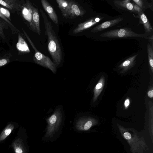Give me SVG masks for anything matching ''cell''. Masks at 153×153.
<instances>
[{
    "instance_id": "6da1fadb",
    "label": "cell",
    "mask_w": 153,
    "mask_h": 153,
    "mask_svg": "<svg viewBox=\"0 0 153 153\" xmlns=\"http://www.w3.org/2000/svg\"><path fill=\"white\" fill-rule=\"evenodd\" d=\"M40 12L44 21L45 33L48 38V52L54 63L56 65H58L60 64L62 59L61 47L51 22L48 20L45 13L42 10H40Z\"/></svg>"
},
{
    "instance_id": "7a4b0ae2",
    "label": "cell",
    "mask_w": 153,
    "mask_h": 153,
    "mask_svg": "<svg viewBox=\"0 0 153 153\" xmlns=\"http://www.w3.org/2000/svg\"><path fill=\"white\" fill-rule=\"evenodd\" d=\"M22 29L25 37L35 51L33 57L34 62L41 66L49 68L53 73L55 72L56 70V65L55 64L49 57L41 53L36 49L26 32L23 28Z\"/></svg>"
},
{
    "instance_id": "3957f363",
    "label": "cell",
    "mask_w": 153,
    "mask_h": 153,
    "mask_svg": "<svg viewBox=\"0 0 153 153\" xmlns=\"http://www.w3.org/2000/svg\"><path fill=\"white\" fill-rule=\"evenodd\" d=\"M102 37L108 38H145V34H140L134 32L131 28H124L111 30L102 33L100 35Z\"/></svg>"
},
{
    "instance_id": "277c9868",
    "label": "cell",
    "mask_w": 153,
    "mask_h": 153,
    "mask_svg": "<svg viewBox=\"0 0 153 153\" xmlns=\"http://www.w3.org/2000/svg\"><path fill=\"white\" fill-rule=\"evenodd\" d=\"M62 118L60 109L58 108L47 119L48 125L45 135L46 137H51L53 136L59 128Z\"/></svg>"
},
{
    "instance_id": "5b68a950",
    "label": "cell",
    "mask_w": 153,
    "mask_h": 153,
    "mask_svg": "<svg viewBox=\"0 0 153 153\" xmlns=\"http://www.w3.org/2000/svg\"><path fill=\"white\" fill-rule=\"evenodd\" d=\"M34 6L29 0H26L21 10L22 16L29 28L36 33L32 19Z\"/></svg>"
},
{
    "instance_id": "8992f818",
    "label": "cell",
    "mask_w": 153,
    "mask_h": 153,
    "mask_svg": "<svg viewBox=\"0 0 153 153\" xmlns=\"http://www.w3.org/2000/svg\"><path fill=\"white\" fill-rule=\"evenodd\" d=\"M25 2L24 0H0V4L14 13L21 11Z\"/></svg>"
},
{
    "instance_id": "52a82bcc",
    "label": "cell",
    "mask_w": 153,
    "mask_h": 153,
    "mask_svg": "<svg viewBox=\"0 0 153 153\" xmlns=\"http://www.w3.org/2000/svg\"><path fill=\"white\" fill-rule=\"evenodd\" d=\"M103 18L100 16L92 17L83 23H79L73 31L74 34H77L82 32L97 24Z\"/></svg>"
},
{
    "instance_id": "ba28073f",
    "label": "cell",
    "mask_w": 153,
    "mask_h": 153,
    "mask_svg": "<svg viewBox=\"0 0 153 153\" xmlns=\"http://www.w3.org/2000/svg\"><path fill=\"white\" fill-rule=\"evenodd\" d=\"M96 122V120L89 117H82L76 122V128L78 130H88Z\"/></svg>"
},
{
    "instance_id": "9c48e42d",
    "label": "cell",
    "mask_w": 153,
    "mask_h": 153,
    "mask_svg": "<svg viewBox=\"0 0 153 153\" xmlns=\"http://www.w3.org/2000/svg\"><path fill=\"white\" fill-rule=\"evenodd\" d=\"M124 19L123 18L118 17L106 21L94 27L91 30V32L95 33L101 31L109 27L113 26L122 21Z\"/></svg>"
},
{
    "instance_id": "30bf717a",
    "label": "cell",
    "mask_w": 153,
    "mask_h": 153,
    "mask_svg": "<svg viewBox=\"0 0 153 153\" xmlns=\"http://www.w3.org/2000/svg\"><path fill=\"white\" fill-rule=\"evenodd\" d=\"M42 5L49 17L56 24H58V19L57 16L54 10L49 2L46 0H41Z\"/></svg>"
},
{
    "instance_id": "8fae6325",
    "label": "cell",
    "mask_w": 153,
    "mask_h": 153,
    "mask_svg": "<svg viewBox=\"0 0 153 153\" xmlns=\"http://www.w3.org/2000/svg\"><path fill=\"white\" fill-rule=\"evenodd\" d=\"M18 40L16 44V47L19 54H23L30 53L28 45L19 33H18Z\"/></svg>"
},
{
    "instance_id": "7c38bea8",
    "label": "cell",
    "mask_w": 153,
    "mask_h": 153,
    "mask_svg": "<svg viewBox=\"0 0 153 153\" xmlns=\"http://www.w3.org/2000/svg\"><path fill=\"white\" fill-rule=\"evenodd\" d=\"M138 54L133 55L128 58L122 62L119 66L120 69L122 70L120 73H124L132 68L135 65L136 59Z\"/></svg>"
},
{
    "instance_id": "4fadbf2b",
    "label": "cell",
    "mask_w": 153,
    "mask_h": 153,
    "mask_svg": "<svg viewBox=\"0 0 153 153\" xmlns=\"http://www.w3.org/2000/svg\"><path fill=\"white\" fill-rule=\"evenodd\" d=\"M56 1L63 16L65 18H70V1L56 0Z\"/></svg>"
},
{
    "instance_id": "5bb4252c",
    "label": "cell",
    "mask_w": 153,
    "mask_h": 153,
    "mask_svg": "<svg viewBox=\"0 0 153 153\" xmlns=\"http://www.w3.org/2000/svg\"><path fill=\"white\" fill-rule=\"evenodd\" d=\"M84 13V11L79 7L76 3L72 1H70V18H73L77 16H82Z\"/></svg>"
},
{
    "instance_id": "9a60e30c",
    "label": "cell",
    "mask_w": 153,
    "mask_h": 153,
    "mask_svg": "<svg viewBox=\"0 0 153 153\" xmlns=\"http://www.w3.org/2000/svg\"><path fill=\"white\" fill-rule=\"evenodd\" d=\"M105 79L104 76H102L100 79L98 83L95 87L94 90V97L93 102H95L103 90L105 84Z\"/></svg>"
},
{
    "instance_id": "2e32d148",
    "label": "cell",
    "mask_w": 153,
    "mask_h": 153,
    "mask_svg": "<svg viewBox=\"0 0 153 153\" xmlns=\"http://www.w3.org/2000/svg\"><path fill=\"white\" fill-rule=\"evenodd\" d=\"M140 22L143 25L145 32L148 33L153 31V29L146 16L143 12L138 14Z\"/></svg>"
},
{
    "instance_id": "e0dca14e",
    "label": "cell",
    "mask_w": 153,
    "mask_h": 153,
    "mask_svg": "<svg viewBox=\"0 0 153 153\" xmlns=\"http://www.w3.org/2000/svg\"><path fill=\"white\" fill-rule=\"evenodd\" d=\"M15 153H26V150L22 140L17 138L13 142L12 144Z\"/></svg>"
},
{
    "instance_id": "ac0fdd59",
    "label": "cell",
    "mask_w": 153,
    "mask_h": 153,
    "mask_svg": "<svg viewBox=\"0 0 153 153\" xmlns=\"http://www.w3.org/2000/svg\"><path fill=\"white\" fill-rule=\"evenodd\" d=\"M32 19L36 33L40 36L41 33L40 27L39 16L38 8L35 7H34L33 10Z\"/></svg>"
},
{
    "instance_id": "d6986e66",
    "label": "cell",
    "mask_w": 153,
    "mask_h": 153,
    "mask_svg": "<svg viewBox=\"0 0 153 153\" xmlns=\"http://www.w3.org/2000/svg\"><path fill=\"white\" fill-rule=\"evenodd\" d=\"M114 2L117 7L126 9L131 12H135L133 4L130 2V0H116L114 1Z\"/></svg>"
},
{
    "instance_id": "ffe728a7",
    "label": "cell",
    "mask_w": 153,
    "mask_h": 153,
    "mask_svg": "<svg viewBox=\"0 0 153 153\" xmlns=\"http://www.w3.org/2000/svg\"><path fill=\"white\" fill-rule=\"evenodd\" d=\"M12 125H8L0 134V142L4 140L11 133L14 128Z\"/></svg>"
},
{
    "instance_id": "44dd1931",
    "label": "cell",
    "mask_w": 153,
    "mask_h": 153,
    "mask_svg": "<svg viewBox=\"0 0 153 153\" xmlns=\"http://www.w3.org/2000/svg\"><path fill=\"white\" fill-rule=\"evenodd\" d=\"M147 50L148 59L151 70L153 72V48L150 44L148 43L147 45Z\"/></svg>"
},
{
    "instance_id": "7402d4cb",
    "label": "cell",
    "mask_w": 153,
    "mask_h": 153,
    "mask_svg": "<svg viewBox=\"0 0 153 153\" xmlns=\"http://www.w3.org/2000/svg\"><path fill=\"white\" fill-rule=\"evenodd\" d=\"M10 25L3 19L0 17V36L3 39H5V37L4 32V30L7 29Z\"/></svg>"
},
{
    "instance_id": "603a6c76",
    "label": "cell",
    "mask_w": 153,
    "mask_h": 153,
    "mask_svg": "<svg viewBox=\"0 0 153 153\" xmlns=\"http://www.w3.org/2000/svg\"><path fill=\"white\" fill-rule=\"evenodd\" d=\"M13 56L11 53H7L0 58V67L4 66L10 61V58Z\"/></svg>"
},
{
    "instance_id": "cb8c5ba5",
    "label": "cell",
    "mask_w": 153,
    "mask_h": 153,
    "mask_svg": "<svg viewBox=\"0 0 153 153\" xmlns=\"http://www.w3.org/2000/svg\"><path fill=\"white\" fill-rule=\"evenodd\" d=\"M0 17L6 21L10 25V28L13 33V30L14 34L15 33H18L20 32V31L17 29L13 24L8 20L5 16H4L0 12Z\"/></svg>"
},
{
    "instance_id": "d4e9b609",
    "label": "cell",
    "mask_w": 153,
    "mask_h": 153,
    "mask_svg": "<svg viewBox=\"0 0 153 153\" xmlns=\"http://www.w3.org/2000/svg\"><path fill=\"white\" fill-rule=\"evenodd\" d=\"M0 12L1 14L10 22L11 21L10 11L5 7L0 6Z\"/></svg>"
},
{
    "instance_id": "484cf974",
    "label": "cell",
    "mask_w": 153,
    "mask_h": 153,
    "mask_svg": "<svg viewBox=\"0 0 153 153\" xmlns=\"http://www.w3.org/2000/svg\"><path fill=\"white\" fill-rule=\"evenodd\" d=\"M136 5L138 6L142 10L144 7V3L143 1L141 0H133Z\"/></svg>"
},
{
    "instance_id": "4316f807",
    "label": "cell",
    "mask_w": 153,
    "mask_h": 153,
    "mask_svg": "<svg viewBox=\"0 0 153 153\" xmlns=\"http://www.w3.org/2000/svg\"><path fill=\"white\" fill-rule=\"evenodd\" d=\"M133 9L135 12H136L138 15L143 12L142 10L136 4H133Z\"/></svg>"
},
{
    "instance_id": "83f0119b",
    "label": "cell",
    "mask_w": 153,
    "mask_h": 153,
    "mask_svg": "<svg viewBox=\"0 0 153 153\" xmlns=\"http://www.w3.org/2000/svg\"><path fill=\"white\" fill-rule=\"evenodd\" d=\"M130 104V100L128 98H127L125 100L124 103V106L125 108H127Z\"/></svg>"
},
{
    "instance_id": "f1b7e54d",
    "label": "cell",
    "mask_w": 153,
    "mask_h": 153,
    "mask_svg": "<svg viewBox=\"0 0 153 153\" xmlns=\"http://www.w3.org/2000/svg\"><path fill=\"white\" fill-rule=\"evenodd\" d=\"M124 136L125 138L127 140H129L131 137V134L128 132H125L124 134Z\"/></svg>"
},
{
    "instance_id": "f546056e",
    "label": "cell",
    "mask_w": 153,
    "mask_h": 153,
    "mask_svg": "<svg viewBox=\"0 0 153 153\" xmlns=\"http://www.w3.org/2000/svg\"><path fill=\"white\" fill-rule=\"evenodd\" d=\"M147 94L148 96L151 98H152L153 97V89L152 88V89H151L147 93Z\"/></svg>"
}]
</instances>
